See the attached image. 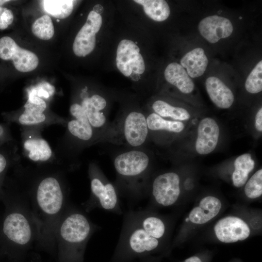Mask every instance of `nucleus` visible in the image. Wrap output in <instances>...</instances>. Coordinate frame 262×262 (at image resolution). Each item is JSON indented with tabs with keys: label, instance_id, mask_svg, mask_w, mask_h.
Listing matches in <instances>:
<instances>
[{
	"label": "nucleus",
	"instance_id": "11",
	"mask_svg": "<svg viewBox=\"0 0 262 262\" xmlns=\"http://www.w3.org/2000/svg\"><path fill=\"white\" fill-rule=\"evenodd\" d=\"M91 190L100 206L109 211L118 208V199L113 184L99 170L91 179Z\"/></svg>",
	"mask_w": 262,
	"mask_h": 262
},
{
	"label": "nucleus",
	"instance_id": "17",
	"mask_svg": "<svg viewBox=\"0 0 262 262\" xmlns=\"http://www.w3.org/2000/svg\"><path fill=\"white\" fill-rule=\"evenodd\" d=\"M206 88L212 101L221 109L229 108L234 101L231 90L219 78L211 76L205 82Z\"/></svg>",
	"mask_w": 262,
	"mask_h": 262
},
{
	"label": "nucleus",
	"instance_id": "28",
	"mask_svg": "<svg viewBox=\"0 0 262 262\" xmlns=\"http://www.w3.org/2000/svg\"><path fill=\"white\" fill-rule=\"evenodd\" d=\"M246 91L251 94H256L262 90V61L254 67L245 82Z\"/></svg>",
	"mask_w": 262,
	"mask_h": 262
},
{
	"label": "nucleus",
	"instance_id": "29",
	"mask_svg": "<svg viewBox=\"0 0 262 262\" xmlns=\"http://www.w3.org/2000/svg\"><path fill=\"white\" fill-rule=\"evenodd\" d=\"M246 196L250 199L258 198L262 195V170L255 172L246 182L245 188Z\"/></svg>",
	"mask_w": 262,
	"mask_h": 262
},
{
	"label": "nucleus",
	"instance_id": "16",
	"mask_svg": "<svg viewBox=\"0 0 262 262\" xmlns=\"http://www.w3.org/2000/svg\"><path fill=\"white\" fill-rule=\"evenodd\" d=\"M220 200L213 196L203 198L198 206L194 208L189 214V221L196 224H204L215 217L220 211Z\"/></svg>",
	"mask_w": 262,
	"mask_h": 262
},
{
	"label": "nucleus",
	"instance_id": "24",
	"mask_svg": "<svg viewBox=\"0 0 262 262\" xmlns=\"http://www.w3.org/2000/svg\"><path fill=\"white\" fill-rule=\"evenodd\" d=\"M153 113L161 117L175 121H185L188 120L190 115L186 109L171 105L163 100L155 101L151 106Z\"/></svg>",
	"mask_w": 262,
	"mask_h": 262
},
{
	"label": "nucleus",
	"instance_id": "37",
	"mask_svg": "<svg viewBox=\"0 0 262 262\" xmlns=\"http://www.w3.org/2000/svg\"><path fill=\"white\" fill-rule=\"evenodd\" d=\"M10 0H0V6H1L2 5L5 3L9 2Z\"/></svg>",
	"mask_w": 262,
	"mask_h": 262
},
{
	"label": "nucleus",
	"instance_id": "40",
	"mask_svg": "<svg viewBox=\"0 0 262 262\" xmlns=\"http://www.w3.org/2000/svg\"><path fill=\"white\" fill-rule=\"evenodd\" d=\"M185 221H186V222L189 221V218H188V217L187 218L185 219Z\"/></svg>",
	"mask_w": 262,
	"mask_h": 262
},
{
	"label": "nucleus",
	"instance_id": "8",
	"mask_svg": "<svg viewBox=\"0 0 262 262\" xmlns=\"http://www.w3.org/2000/svg\"><path fill=\"white\" fill-rule=\"evenodd\" d=\"M36 197L39 207L48 214L58 213L63 205V192L59 182L53 177L46 178L40 182Z\"/></svg>",
	"mask_w": 262,
	"mask_h": 262
},
{
	"label": "nucleus",
	"instance_id": "18",
	"mask_svg": "<svg viewBox=\"0 0 262 262\" xmlns=\"http://www.w3.org/2000/svg\"><path fill=\"white\" fill-rule=\"evenodd\" d=\"M164 75L166 81L181 92L189 94L193 91L194 83L180 64L175 62L169 64L164 70Z\"/></svg>",
	"mask_w": 262,
	"mask_h": 262
},
{
	"label": "nucleus",
	"instance_id": "1",
	"mask_svg": "<svg viewBox=\"0 0 262 262\" xmlns=\"http://www.w3.org/2000/svg\"><path fill=\"white\" fill-rule=\"evenodd\" d=\"M150 164V157L143 148H132L117 154L114 165L121 180L128 185L144 178Z\"/></svg>",
	"mask_w": 262,
	"mask_h": 262
},
{
	"label": "nucleus",
	"instance_id": "14",
	"mask_svg": "<svg viewBox=\"0 0 262 262\" xmlns=\"http://www.w3.org/2000/svg\"><path fill=\"white\" fill-rule=\"evenodd\" d=\"M219 132V126L213 119L210 117L202 119L197 128L196 152L201 155H206L213 151L218 143Z\"/></svg>",
	"mask_w": 262,
	"mask_h": 262
},
{
	"label": "nucleus",
	"instance_id": "9",
	"mask_svg": "<svg viewBox=\"0 0 262 262\" xmlns=\"http://www.w3.org/2000/svg\"><path fill=\"white\" fill-rule=\"evenodd\" d=\"M217 238L225 243H232L247 239L250 233L248 225L242 219L233 216L219 220L214 227Z\"/></svg>",
	"mask_w": 262,
	"mask_h": 262
},
{
	"label": "nucleus",
	"instance_id": "33",
	"mask_svg": "<svg viewBox=\"0 0 262 262\" xmlns=\"http://www.w3.org/2000/svg\"><path fill=\"white\" fill-rule=\"evenodd\" d=\"M14 20V15L12 11L7 8L4 10L0 16V29L5 30L11 25Z\"/></svg>",
	"mask_w": 262,
	"mask_h": 262
},
{
	"label": "nucleus",
	"instance_id": "22",
	"mask_svg": "<svg viewBox=\"0 0 262 262\" xmlns=\"http://www.w3.org/2000/svg\"><path fill=\"white\" fill-rule=\"evenodd\" d=\"M136 223L149 236L158 240L162 238L165 232V225L160 218L144 214L137 213L133 217Z\"/></svg>",
	"mask_w": 262,
	"mask_h": 262
},
{
	"label": "nucleus",
	"instance_id": "23",
	"mask_svg": "<svg viewBox=\"0 0 262 262\" xmlns=\"http://www.w3.org/2000/svg\"><path fill=\"white\" fill-rule=\"evenodd\" d=\"M23 147L29 159L33 161H46L52 155L49 145L43 139H27L24 142Z\"/></svg>",
	"mask_w": 262,
	"mask_h": 262
},
{
	"label": "nucleus",
	"instance_id": "21",
	"mask_svg": "<svg viewBox=\"0 0 262 262\" xmlns=\"http://www.w3.org/2000/svg\"><path fill=\"white\" fill-rule=\"evenodd\" d=\"M234 165V170L232 174V182L236 187H241L247 180L249 174L254 168L255 162L250 154L245 153L236 158Z\"/></svg>",
	"mask_w": 262,
	"mask_h": 262
},
{
	"label": "nucleus",
	"instance_id": "31",
	"mask_svg": "<svg viewBox=\"0 0 262 262\" xmlns=\"http://www.w3.org/2000/svg\"><path fill=\"white\" fill-rule=\"evenodd\" d=\"M54 87L48 82H43L39 84L30 91L29 96H36L39 98L43 97L48 98L51 96L54 92Z\"/></svg>",
	"mask_w": 262,
	"mask_h": 262
},
{
	"label": "nucleus",
	"instance_id": "26",
	"mask_svg": "<svg viewBox=\"0 0 262 262\" xmlns=\"http://www.w3.org/2000/svg\"><path fill=\"white\" fill-rule=\"evenodd\" d=\"M74 2L72 0L42 1L45 11L58 19H64L70 16L73 9Z\"/></svg>",
	"mask_w": 262,
	"mask_h": 262
},
{
	"label": "nucleus",
	"instance_id": "13",
	"mask_svg": "<svg viewBox=\"0 0 262 262\" xmlns=\"http://www.w3.org/2000/svg\"><path fill=\"white\" fill-rule=\"evenodd\" d=\"M2 230L11 241L19 245H25L31 240L32 231L26 218L19 213H13L5 218Z\"/></svg>",
	"mask_w": 262,
	"mask_h": 262
},
{
	"label": "nucleus",
	"instance_id": "38",
	"mask_svg": "<svg viewBox=\"0 0 262 262\" xmlns=\"http://www.w3.org/2000/svg\"><path fill=\"white\" fill-rule=\"evenodd\" d=\"M3 133V129L1 126L0 125V137H1Z\"/></svg>",
	"mask_w": 262,
	"mask_h": 262
},
{
	"label": "nucleus",
	"instance_id": "5",
	"mask_svg": "<svg viewBox=\"0 0 262 262\" xmlns=\"http://www.w3.org/2000/svg\"><path fill=\"white\" fill-rule=\"evenodd\" d=\"M116 64L118 70L125 76L129 77L132 72L142 74L145 65L140 49L132 40L123 39L117 47Z\"/></svg>",
	"mask_w": 262,
	"mask_h": 262
},
{
	"label": "nucleus",
	"instance_id": "20",
	"mask_svg": "<svg viewBox=\"0 0 262 262\" xmlns=\"http://www.w3.org/2000/svg\"><path fill=\"white\" fill-rule=\"evenodd\" d=\"M148 133L152 132H166L179 133L184 129V125L180 121L164 118L154 113L146 115Z\"/></svg>",
	"mask_w": 262,
	"mask_h": 262
},
{
	"label": "nucleus",
	"instance_id": "7",
	"mask_svg": "<svg viewBox=\"0 0 262 262\" xmlns=\"http://www.w3.org/2000/svg\"><path fill=\"white\" fill-rule=\"evenodd\" d=\"M102 23L100 14L91 11L86 22L77 33L73 42V50L76 56L85 57L94 50L96 34L99 31Z\"/></svg>",
	"mask_w": 262,
	"mask_h": 262
},
{
	"label": "nucleus",
	"instance_id": "25",
	"mask_svg": "<svg viewBox=\"0 0 262 262\" xmlns=\"http://www.w3.org/2000/svg\"><path fill=\"white\" fill-rule=\"evenodd\" d=\"M134 1L142 5L145 14L156 21H163L170 15V8L165 0H135Z\"/></svg>",
	"mask_w": 262,
	"mask_h": 262
},
{
	"label": "nucleus",
	"instance_id": "10",
	"mask_svg": "<svg viewBox=\"0 0 262 262\" xmlns=\"http://www.w3.org/2000/svg\"><path fill=\"white\" fill-rule=\"evenodd\" d=\"M91 225L87 218L80 213H74L67 216L60 228L61 237L73 245L84 243L91 231Z\"/></svg>",
	"mask_w": 262,
	"mask_h": 262
},
{
	"label": "nucleus",
	"instance_id": "19",
	"mask_svg": "<svg viewBox=\"0 0 262 262\" xmlns=\"http://www.w3.org/2000/svg\"><path fill=\"white\" fill-rule=\"evenodd\" d=\"M208 64V60L204 49L195 48L186 53L180 60V65L186 69L190 78L202 76Z\"/></svg>",
	"mask_w": 262,
	"mask_h": 262
},
{
	"label": "nucleus",
	"instance_id": "15",
	"mask_svg": "<svg viewBox=\"0 0 262 262\" xmlns=\"http://www.w3.org/2000/svg\"><path fill=\"white\" fill-rule=\"evenodd\" d=\"M70 113L74 118L68 122L67 128L73 136L84 142L92 140L95 136L102 141L90 125L80 104H72Z\"/></svg>",
	"mask_w": 262,
	"mask_h": 262
},
{
	"label": "nucleus",
	"instance_id": "4",
	"mask_svg": "<svg viewBox=\"0 0 262 262\" xmlns=\"http://www.w3.org/2000/svg\"><path fill=\"white\" fill-rule=\"evenodd\" d=\"M0 58L12 60L16 69L22 72L33 70L39 63L38 58L33 52L21 48L9 36L0 38Z\"/></svg>",
	"mask_w": 262,
	"mask_h": 262
},
{
	"label": "nucleus",
	"instance_id": "3",
	"mask_svg": "<svg viewBox=\"0 0 262 262\" xmlns=\"http://www.w3.org/2000/svg\"><path fill=\"white\" fill-rule=\"evenodd\" d=\"M123 240L120 256L126 258L143 256L155 250L159 245V240L149 236L133 219L126 230Z\"/></svg>",
	"mask_w": 262,
	"mask_h": 262
},
{
	"label": "nucleus",
	"instance_id": "12",
	"mask_svg": "<svg viewBox=\"0 0 262 262\" xmlns=\"http://www.w3.org/2000/svg\"><path fill=\"white\" fill-rule=\"evenodd\" d=\"M200 34L209 42L215 43L229 37L233 32V25L227 18L217 15L202 19L198 26Z\"/></svg>",
	"mask_w": 262,
	"mask_h": 262
},
{
	"label": "nucleus",
	"instance_id": "39",
	"mask_svg": "<svg viewBox=\"0 0 262 262\" xmlns=\"http://www.w3.org/2000/svg\"><path fill=\"white\" fill-rule=\"evenodd\" d=\"M4 8L3 7H2V6H0V15H1V14L2 13L3 10H4Z\"/></svg>",
	"mask_w": 262,
	"mask_h": 262
},
{
	"label": "nucleus",
	"instance_id": "27",
	"mask_svg": "<svg viewBox=\"0 0 262 262\" xmlns=\"http://www.w3.org/2000/svg\"><path fill=\"white\" fill-rule=\"evenodd\" d=\"M32 30L35 36L44 40L51 39L54 33V29L51 19L47 15H45L37 19L32 25Z\"/></svg>",
	"mask_w": 262,
	"mask_h": 262
},
{
	"label": "nucleus",
	"instance_id": "36",
	"mask_svg": "<svg viewBox=\"0 0 262 262\" xmlns=\"http://www.w3.org/2000/svg\"><path fill=\"white\" fill-rule=\"evenodd\" d=\"M184 262H202L199 257L196 256H193L186 259Z\"/></svg>",
	"mask_w": 262,
	"mask_h": 262
},
{
	"label": "nucleus",
	"instance_id": "2",
	"mask_svg": "<svg viewBox=\"0 0 262 262\" xmlns=\"http://www.w3.org/2000/svg\"><path fill=\"white\" fill-rule=\"evenodd\" d=\"M115 125L117 143L125 144L132 148H143L149 136L146 115L138 111L127 113Z\"/></svg>",
	"mask_w": 262,
	"mask_h": 262
},
{
	"label": "nucleus",
	"instance_id": "34",
	"mask_svg": "<svg viewBox=\"0 0 262 262\" xmlns=\"http://www.w3.org/2000/svg\"><path fill=\"white\" fill-rule=\"evenodd\" d=\"M255 128L257 131L262 132V108L258 111L255 116Z\"/></svg>",
	"mask_w": 262,
	"mask_h": 262
},
{
	"label": "nucleus",
	"instance_id": "35",
	"mask_svg": "<svg viewBox=\"0 0 262 262\" xmlns=\"http://www.w3.org/2000/svg\"><path fill=\"white\" fill-rule=\"evenodd\" d=\"M7 165V161L4 156L0 153V174L5 169Z\"/></svg>",
	"mask_w": 262,
	"mask_h": 262
},
{
	"label": "nucleus",
	"instance_id": "32",
	"mask_svg": "<svg viewBox=\"0 0 262 262\" xmlns=\"http://www.w3.org/2000/svg\"><path fill=\"white\" fill-rule=\"evenodd\" d=\"M46 107V103L43 99L33 96H29V98L24 105L25 109L33 110L41 113H43Z\"/></svg>",
	"mask_w": 262,
	"mask_h": 262
},
{
	"label": "nucleus",
	"instance_id": "6",
	"mask_svg": "<svg viewBox=\"0 0 262 262\" xmlns=\"http://www.w3.org/2000/svg\"><path fill=\"white\" fill-rule=\"evenodd\" d=\"M180 193V178L175 172L159 175L153 181L152 194L160 205L163 206L173 205L178 199Z\"/></svg>",
	"mask_w": 262,
	"mask_h": 262
},
{
	"label": "nucleus",
	"instance_id": "30",
	"mask_svg": "<svg viewBox=\"0 0 262 262\" xmlns=\"http://www.w3.org/2000/svg\"><path fill=\"white\" fill-rule=\"evenodd\" d=\"M46 116L43 113L25 109L24 112L18 118L19 122L24 125H31L43 122Z\"/></svg>",
	"mask_w": 262,
	"mask_h": 262
}]
</instances>
